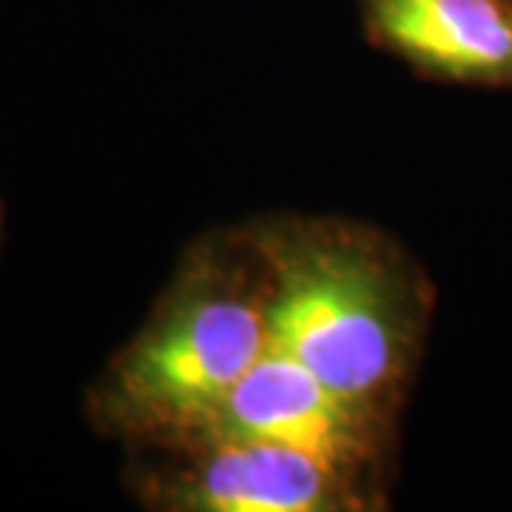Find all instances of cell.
Instances as JSON below:
<instances>
[{
	"mask_svg": "<svg viewBox=\"0 0 512 512\" xmlns=\"http://www.w3.org/2000/svg\"><path fill=\"white\" fill-rule=\"evenodd\" d=\"M265 441L311 456L390 501L399 461V419L333 390L296 359L268 350L194 436Z\"/></svg>",
	"mask_w": 512,
	"mask_h": 512,
	"instance_id": "277c9868",
	"label": "cell"
},
{
	"mask_svg": "<svg viewBox=\"0 0 512 512\" xmlns=\"http://www.w3.org/2000/svg\"><path fill=\"white\" fill-rule=\"evenodd\" d=\"M0 242H3V202H0Z\"/></svg>",
	"mask_w": 512,
	"mask_h": 512,
	"instance_id": "8992f818",
	"label": "cell"
},
{
	"mask_svg": "<svg viewBox=\"0 0 512 512\" xmlns=\"http://www.w3.org/2000/svg\"><path fill=\"white\" fill-rule=\"evenodd\" d=\"M265 265L271 348L402 419L436 319V285L393 234L333 214L248 222Z\"/></svg>",
	"mask_w": 512,
	"mask_h": 512,
	"instance_id": "6da1fadb",
	"label": "cell"
},
{
	"mask_svg": "<svg viewBox=\"0 0 512 512\" xmlns=\"http://www.w3.org/2000/svg\"><path fill=\"white\" fill-rule=\"evenodd\" d=\"M126 487L154 512H379L390 501L296 450L242 439H188L128 450Z\"/></svg>",
	"mask_w": 512,
	"mask_h": 512,
	"instance_id": "3957f363",
	"label": "cell"
},
{
	"mask_svg": "<svg viewBox=\"0 0 512 512\" xmlns=\"http://www.w3.org/2000/svg\"><path fill=\"white\" fill-rule=\"evenodd\" d=\"M367 43L424 80L512 89V0H356Z\"/></svg>",
	"mask_w": 512,
	"mask_h": 512,
	"instance_id": "5b68a950",
	"label": "cell"
},
{
	"mask_svg": "<svg viewBox=\"0 0 512 512\" xmlns=\"http://www.w3.org/2000/svg\"><path fill=\"white\" fill-rule=\"evenodd\" d=\"M268 350V282L251 225L205 231L89 384L86 416L126 450L194 439Z\"/></svg>",
	"mask_w": 512,
	"mask_h": 512,
	"instance_id": "7a4b0ae2",
	"label": "cell"
}]
</instances>
